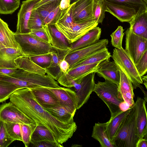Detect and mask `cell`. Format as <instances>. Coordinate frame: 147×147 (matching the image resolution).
<instances>
[{
  "label": "cell",
  "instance_id": "29",
  "mask_svg": "<svg viewBox=\"0 0 147 147\" xmlns=\"http://www.w3.org/2000/svg\"><path fill=\"white\" fill-rule=\"evenodd\" d=\"M111 57V53L106 48L91 55L73 65L69 69L75 68L82 65L90 64L102 62L105 60L109 59Z\"/></svg>",
  "mask_w": 147,
  "mask_h": 147
},
{
  "label": "cell",
  "instance_id": "41",
  "mask_svg": "<svg viewBox=\"0 0 147 147\" xmlns=\"http://www.w3.org/2000/svg\"><path fill=\"white\" fill-rule=\"evenodd\" d=\"M29 58L37 65L44 69L49 66L51 62L50 53L30 57Z\"/></svg>",
  "mask_w": 147,
  "mask_h": 147
},
{
  "label": "cell",
  "instance_id": "47",
  "mask_svg": "<svg viewBox=\"0 0 147 147\" xmlns=\"http://www.w3.org/2000/svg\"><path fill=\"white\" fill-rule=\"evenodd\" d=\"M29 33L40 40L50 44L48 37L43 27L41 28L31 30Z\"/></svg>",
  "mask_w": 147,
  "mask_h": 147
},
{
  "label": "cell",
  "instance_id": "46",
  "mask_svg": "<svg viewBox=\"0 0 147 147\" xmlns=\"http://www.w3.org/2000/svg\"><path fill=\"white\" fill-rule=\"evenodd\" d=\"M140 76L142 77L147 72V50L143 54L138 62L135 64Z\"/></svg>",
  "mask_w": 147,
  "mask_h": 147
},
{
  "label": "cell",
  "instance_id": "18",
  "mask_svg": "<svg viewBox=\"0 0 147 147\" xmlns=\"http://www.w3.org/2000/svg\"><path fill=\"white\" fill-rule=\"evenodd\" d=\"M146 102L144 99L137 97L135 105L136 111V123L139 140L147 137V119Z\"/></svg>",
  "mask_w": 147,
  "mask_h": 147
},
{
  "label": "cell",
  "instance_id": "50",
  "mask_svg": "<svg viewBox=\"0 0 147 147\" xmlns=\"http://www.w3.org/2000/svg\"><path fill=\"white\" fill-rule=\"evenodd\" d=\"M17 69L8 68H0V75L9 76L13 74Z\"/></svg>",
  "mask_w": 147,
  "mask_h": 147
},
{
  "label": "cell",
  "instance_id": "14",
  "mask_svg": "<svg viewBox=\"0 0 147 147\" xmlns=\"http://www.w3.org/2000/svg\"><path fill=\"white\" fill-rule=\"evenodd\" d=\"M41 0H26L22 2L18 14L17 29L15 34L29 33L30 32L28 27V22L32 11L35 5Z\"/></svg>",
  "mask_w": 147,
  "mask_h": 147
},
{
  "label": "cell",
  "instance_id": "7",
  "mask_svg": "<svg viewBox=\"0 0 147 147\" xmlns=\"http://www.w3.org/2000/svg\"><path fill=\"white\" fill-rule=\"evenodd\" d=\"M101 62L82 65L69 69L65 73L62 72L57 81L62 86L73 87L75 84L80 83L85 76L94 71Z\"/></svg>",
  "mask_w": 147,
  "mask_h": 147
},
{
  "label": "cell",
  "instance_id": "31",
  "mask_svg": "<svg viewBox=\"0 0 147 147\" xmlns=\"http://www.w3.org/2000/svg\"><path fill=\"white\" fill-rule=\"evenodd\" d=\"M46 140L58 143L51 132L43 125H37L31 137L32 141Z\"/></svg>",
  "mask_w": 147,
  "mask_h": 147
},
{
  "label": "cell",
  "instance_id": "15",
  "mask_svg": "<svg viewBox=\"0 0 147 147\" xmlns=\"http://www.w3.org/2000/svg\"><path fill=\"white\" fill-rule=\"evenodd\" d=\"M93 1L78 0L71 4L72 18L74 23H79L94 18Z\"/></svg>",
  "mask_w": 147,
  "mask_h": 147
},
{
  "label": "cell",
  "instance_id": "6",
  "mask_svg": "<svg viewBox=\"0 0 147 147\" xmlns=\"http://www.w3.org/2000/svg\"><path fill=\"white\" fill-rule=\"evenodd\" d=\"M111 57L118 67L130 79L134 89H136L139 84L143 83L142 77L137 71L135 64L123 48L120 49L115 48Z\"/></svg>",
  "mask_w": 147,
  "mask_h": 147
},
{
  "label": "cell",
  "instance_id": "13",
  "mask_svg": "<svg viewBox=\"0 0 147 147\" xmlns=\"http://www.w3.org/2000/svg\"><path fill=\"white\" fill-rule=\"evenodd\" d=\"M47 88L56 95L60 105L74 116L77 110V96L75 91L62 87Z\"/></svg>",
  "mask_w": 147,
  "mask_h": 147
},
{
  "label": "cell",
  "instance_id": "55",
  "mask_svg": "<svg viewBox=\"0 0 147 147\" xmlns=\"http://www.w3.org/2000/svg\"><path fill=\"white\" fill-rule=\"evenodd\" d=\"M143 83L145 85L146 88L147 89V76H143L141 77Z\"/></svg>",
  "mask_w": 147,
  "mask_h": 147
},
{
  "label": "cell",
  "instance_id": "51",
  "mask_svg": "<svg viewBox=\"0 0 147 147\" xmlns=\"http://www.w3.org/2000/svg\"><path fill=\"white\" fill-rule=\"evenodd\" d=\"M69 0H61L59 7L61 10L66 9L70 6Z\"/></svg>",
  "mask_w": 147,
  "mask_h": 147
},
{
  "label": "cell",
  "instance_id": "39",
  "mask_svg": "<svg viewBox=\"0 0 147 147\" xmlns=\"http://www.w3.org/2000/svg\"><path fill=\"white\" fill-rule=\"evenodd\" d=\"M4 123L6 129L9 136L15 140L22 141L20 124L11 122Z\"/></svg>",
  "mask_w": 147,
  "mask_h": 147
},
{
  "label": "cell",
  "instance_id": "45",
  "mask_svg": "<svg viewBox=\"0 0 147 147\" xmlns=\"http://www.w3.org/2000/svg\"><path fill=\"white\" fill-rule=\"evenodd\" d=\"M71 5L65 10L63 15L55 25L63 26L67 27L74 23L72 18Z\"/></svg>",
  "mask_w": 147,
  "mask_h": 147
},
{
  "label": "cell",
  "instance_id": "26",
  "mask_svg": "<svg viewBox=\"0 0 147 147\" xmlns=\"http://www.w3.org/2000/svg\"><path fill=\"white\" fill-rule=\"evenodd\" d=\"M131 108L125 111L121 110L117 113L111 116L110 120L106 123V132L111 142L121 121Z\"/></svg>",
  "mask_w": 147,
  "mask_h": 147
},
{
  "label": "cell",
  "instance_id": "54",
  "mask_svg": "<svg viewBox=\"0 0 147 147\" xmlns=\"http://www.w3.org/2000/svg\"><path fill=\"white\" fill-rule=\"evenodd\" d=\"M138 87H139L141 89V90L144 93V100H145L146 102L147 101V92H145L144 90V89L143 87L140 84H139L138 85Z\"/></svg>",
  "mask_w": 147,
  "mask_h": 147
},
{
  "label": "cell",
  "instance_id": "36",
  "mask_svg": "<svg viewBox=\"0 0 147 147\" xmlns=\"http://www.w3.org/2000/svg\"><path fill=\"white\" fill-rule=\"evenodd\" d=\"M20 0H0V13L11 14L19 7Z\"/></svg>",
  "mask_w": 147,
  "mask_h": 147
},
{
  "label": "cell",
  "instance_id": "22",
  "mask_svg": "<svg viewBox=\"0 0 147 147\" xmlns=\"http://www.w3.org/2000/svg\"><path fill=\"white\" fill-rule=\"evenodd\" d=\"M106 11L110 13L121 22L129 23L137 13L133 9L109 2L104 0Z\"/></svg>",
  "mask_w": 147,
  "mask_h": 147
},
{
  "label": "cell",
  "instance_id": "42",
  "mask_svg": "<svg viewBox=\"0 0 147 147\" xmlns=\"http://www.w3.org/2000/svg\"><path fill=\"white\" fill-rule=\"evenodd\" d=\"M0 147H7L15 140L8 134L5 123L0 121Z\"/></svg>",
  "mask_w": 147,
  "mask_h": 147
},
{
  "label": "cell",
  "instance_id": "8",
  "mask_svg": "<svg viewBox=\"0 0 147 147\" xmlns=\"http://www.w3.org/2000/svg\"><path fill=\"white\" fill-rule=\"evenodd\" d=\"M125 33V50L136 64L147 50V39L135 34L129 28Z\"/></svg>",
  "mask_w": 147,
  "mask_h": 147
},
{
  "label": "cell",
  "instance_id": "53",
  "mask_svg": "<svg viewBox=\"0 0 147 147\" xmlns=\"http://www.w3.org/2000/svg\"><path fill=\"white\" fill-rule=\"evenodd\" d=\"M55 0H41L35 5L33 9H35L43 4Z\"/></svg>",
  "mask_w": 147,
  "mask_h": 147
},
{
  "label": "cell",
  "instance_id": "34",
  "mask_svg": "<svg viewBox=\"0 0 147 147\" xmlns=\"http://www.w3.org/2000/svg\"><path fill=\"white\" fill-rule=\"evenodd\" d=\"M20 88L11 83L0 80V103L9 98L14 92Z\"/></svg>",
  "mask_w": 147,
  "mask_h": 147
},
{
  "label": "cell",
  "instance_id": "12",
  "mask_svg": "<svg viewBox=\"0 0 147 147\" xmlns=\"http://www.w3.org/2000/svg\"><path fill=\"white\" fill-rule=\"evenodd\" d=\"M95 73V71L90 73L84 77L80 83L74 85V91L77 96V110L87 102L90 94L93 92Z\"/></svg>",
  "mask_w": 147,
  "mask_h": 147
},
{
  "label": "cell",
  "instance_id": "21",
  "mask_svg": "<svg viewBox=\"0 0 147 147\" xmlns=\"http://www.w3.org/2000/svg\"><path fill=\"white\" fill-rule=\"evenodd\" d=\"M129 23L133 33L147 39V9H140Z\"/></svg>",
  "mask_w": 147,
  "mask_h": 147
},
{
  "label": "cell",
  "instance_id": "24",
  "mask_svg": "<svg viewBox=\"0 0 147 147\" xmlns=\"http://www.w3.org/2000/svg\"><path fill=\"white\" fill-rule=\"evenodd\" d=\"M24 56L20 49L5 48L0 49V68L17 69L14 60Z\"/></svg>",
  "mask_w": 147,
  "mask_h": 147
},
{
  "label": "cell",
  "instance_id": "32",
  "mask_svg": "<svg viewBox=\"0 0 147 147\" xmlns=\"http://www.w3.org/2000/svg\"><path fill=\"white\" fill-rule=\"evenodd\" d=\"M54 116L58 119L65 122L74 121V115L60 105L45 109Z\"/></svg>",
  "mask_w": 147,
  "mask_h": 147
},
{
  "label": "cell",
  "instance_id": "1",
  "mask_svg": "<svg viewBox=\"0 0 147 147\" xmlns=\"http://www.w3.org/2000/svg\"><path fill=\"white\" fill-rule=\"evenodd\" d=\"M10 101L24 114L33 120L37 125L45 126L61 144L66 142L77 129L75 122H65L56 118L37 102L31 90L19 89L10 96Z\"/></svg>",
  "mask_w": 147,
  "mask_h": 147
},
{
  "label": "cell",
  "instance_id": "27",
  "mask_svg": "<svg viewBox=\"0 0 147 147\" xmlns=\"http://www.w3.org/2000/svg\"><path fill=\"white\" fill-rule=\"evenodd\" d=\"M14 62L18 69L41 75H45V69L39 67L25 56H20L16 59Z\"/></svg>",
  "mask_w": 147,
  "mask_h": 147
},
{
  "label": "cell",
  "instance_id": "25",
  "mask_svg": "<svg viewBox=\"0 0 147 147\" xmlns=\"http://www.w3.org/2000/svg\"><path fill=\"white\" fill-rule=\"evenodd\" d=\"M5 48L20 49L15 39L14 32L10 29L7 24L0 18V49Z\"/></svg>",
  "mask_w": 147,
  "mask_h": 147
},
{
  "label": "cell",
  "instance_id": "33",
  "mask_svg": "<svg viewBox=\"0 0 147 147\" xmlns=\"http://www.w3.org/2000/svg\"><path fill=\"white\" fill-rule=\"evenodd\" d=\"M93 17L99 23H102L105 17L106 8L104 0H93Z\"/></svg>",
  "mask_w": 147,
  "mask_h": 147
},
{
  "label": "cell",
  "instance_id": "19",
  "mask_svg": "<svg viewBox=\"0 0 147 147\" xmlns=\"http://www.w3.org/2000/svg\"><path fill=\"white\" fill-rule=\"evenodd\" d=\"M30 89L37 102L45 109L60 105L56 95L47 87H40Z\"/></svg>",
  "mask_w": 147,
  "mask_h": 147
},
{
  "label": "cell",
  "instance_id": "17",
  "mask_svg": "<svg viewBox=\"0 0 147 147\" xmlns=\"http://www.w3.org/2000/svg\"><path fill=\"white\" fill-rule=\"evenodd\" d=\"M98 76L112 82L119 86L120 73L119 68L114 61H110V59L101 62L94 71Z\"/></svg>",
  "mask_w": 147,
  "mask_h": 147
},
{
  "label": "cell",
  "instance_id": "9",
  "mask_svg": "<svg viewBox=\"0 0 147 147\" xmlns=\"http://www.w3.org/2000/svg\"><path fill=\"white\" fill-rule=\"evenodd\" d=\"M98 23L94 18L78 23H74L67 27L55 25L71 44L79 39Z\"/></svg>",
  "mask_w": 147,
  "mask_h": 147
},
{
  "label": "cell",
  "instance_id": "5",
  "mask_svg": "<svg viewBox=\"0 0 147 147\" xmlns=\"http://www.w3.org/2000/svg\"><path fill=\"white\" fill-rule=\"evenodd\" d=\"M15 37L24 56L28 57L49 53L55 50L50 44L40 40L29 33L15 34Z\"/></svg>",
  "mask_w": 147,
  "mask_h": 147
},
{
  "label": "cell",
  "instance_id": "38",
  "mask_svg": "<svg viewBox=\"0 0 147 147\" xmlns=\"http://www.w3.org/2000/svg\"><path fill=\"white\" fill-rule=\"evenodd\" d=\"M37 125L20 124L22 142L26 147H28L30 143L32 134Z\"/></svg>",
  "mask_w": 147,
  "mask_h": 147
},
{
  "label": "cell",
  "instance_id": "30",
  "mask_svg": "<svg viewBox=\"0 0 147 147\" xmlns=\"http://www.w3.org/2000/svg\"><path fill=\"white\" fill-rule=\"evenodd\" d=\"M51 62L49 66L45 69L46 74L55 80H57L62 73L59 67L61 60L60 57L55 50L50 53Z\"/></svg>",
  "mask_w": 147,
  "mask_h": 147
},
{
  "label": "cell",
  "instance_id": "52",
  "mask_svg": "<svg viewBox=\"0 0 147 147\" xmlns=\"http://www.w3.org/2000/svg\"><path fill=\"white\" fill-rule=\"evenodd\" d=\"M136 147H147V140L143 138L139 139L137 142Z\"/></svg>",
  "mask_w": 147,
  "mask_h": 147
},
{
  "label": "cell",
  "instance_id": "56",
  "mask_svg": "<svg viewBox=\"0 0 147 147\" xmlns=\"http://www.w3.org/2000/svg\"><path fill=\"white\" fill-rule=\"evenodd\" d=\"M78 0H69L70 5L74 3Z\"/></svg>",
  "mask_w": 147,
  "mask_h": 147
},
{
  "label": "cell",
  "instance_id": "28",
  "mask_svg": "<svg viewBox=\"0 0 147 147\" xmlns=\"http://www.w3.org/2000/svg\"><path fill=\"white\" fill-rule=\"evenodd\" d=\"M106 123H95L93 127L92 137L98 141L102 147H114L109 140L105 130Z\"/></svg>",
  "mask_w": 147,
  "mask_h": 147
},
{
  "label": "cell",
  "instance_id": "43",
  "mask_svg": "<svg viewBox=\"0 0 147 147\" xmlns=\"http://www.w3.org/2000/svg\"><path fill=\"white\" fill-rule=\"evenodd\" d=\"M43 21L35 9H33L28 22V27L31 30L42 28L44 25Z\"/></svg>",
  "mask_w": 147,
  "mask_h": 147
},
{
  "label": "cell",
  "instance_id": "23",
  "mask_svg": "<svg viewBox=\"0 0 147 147\" xmlns=\"http://www.w3.org/2000/svg\"><path fill=\"white\" fill-rule=\"evenodd\" d=\"M101 32V29L96 26L88 31L76 41L70 44V52L89 46L98 40Z\"/></svg>",
  "mask_w": 147,
  "mask_h": 147
},
{
  "label": "cell",
  "instance_id": "16",
  "mask_svg": "<svg viewBox=\"0 0 147 147\" xmlns=\"http://www.w3.org/2000/svg\"><path fill=\"white\" fill-rule=\"evenodd\" d=\"M43 28L48 37L50 44L57 52H68L69 50L70 44L55 25H45Z\"/></svg>",
  "mask_w": 147,
  "mask_h": 147
},
{
  "label": "cell",
  "instance_id": "57",
  "mask_svg": "<svg viewBox=\"0 0 147 147\" xmlns=\"http://www.w3.org/2000/svg\"><path fill=\"white\" fill-rule=\"evenodd\" d=\"M147 4V0H143Z\"/></svg>",
  "mask_w": 147,
  "mask_h": 147
},
{
  "label": "cell",
  "instance_id": "11",
  "mask_svg": "<svg viewBox=\"0 0 147 147\" xmlns=\"http://www.w3.org/2000/svg\"><path fill=\"white\" fill-rule=\"evenodd\" d=\"M0 121L20 124H36L10 101L0 105Z\"/></svg>",
  "mask_w": 147,
  "mask_h": 147
},
{
  "label": "cell",
  "instance_id": "48",
  "mask_svg": "<svg viewBox=\"0 0 147 147\" xmlns=\"http://www.w3.org/2000/svg\"><path fill=\"white\" fill-rule=\"evenodd\" d=\"M34 146L37 147H62L63 146L58 143L46 140L32 141L30 142Z\"/></svg>",
  "mask_w": 147,
  "mask_h": 147
},
{
  "label": "cell",
  "instance_id": "3",
  "mask_svg": "<svg viewBox=\"0 0 147 147\" xmlns=\"http://www.w3.org/2000/svg\"><path fill=\"white\" fill-rule=\"evenodd\" d=\"M135 103L123 118L112 141L114 147H136L139 140Z\"/></svg>",
  "mask_w": 147,
  "mask_h": 147
},
{
  "label": "cell",
  "instance_id": "37",
  "mask_svg": "<svg viewBox=\"0 0 147 147\" xmlns=\"http://www.w3.org/2000/svg\"><path fill=\"white\" fill-rule=\"evenodd\" d=\"M61 0H56L43 4L35 9L44 21L48 15L60 4Z\"/></svg>",
  "mask_w": 147,
  "mask_h": 147
},
{
  "label": "cell",
  "instance_id": "44",
  "mask_svg": "<svg viewBox=\"0 0 147 147\" xmlns=\"http://www.w3.org/2000/svg\"><path fill=\"white\" fill-rule=\"evenodd\" d=\"M59 6L47 17L43 21L44 25H55L61 18L66 9L61 10Z\"/></svg>",
  "mask_w": 147,
  "mask_h": 147
},
{
  "label": "cell",
  "instance_id": "10",
  "mask_svg": "<svg viewBox=\"0 0 147 147\" xmlns=\"http://www.w3.org/2000/svg\"><path fill=\"white\" fill-rule=\"evenodd\" d=\"M108 42L107 39L98 40L89 46L67 52L64 59L69 63V69L91 55L106 48Z\"/></svg>",
  "mask_w": 147,
  "mask_h": 147
},
{
  "label": "cell",
  "instance_id": "20",
  "mask_svg": "<svg viewBox=\"0 0 147 147\" xmlns=\"http://www.w3.org/2000/svg\"><path fill=\"white\" fill-rule=\"evenodd\" d=\"M120 73V80L118 92L120 97L131 108L135 104L134 95L132 83L128 76L118 67Z\"/></svg>",
  "mask_w": 147,
  "mask_h": 147
},
{
  "label": "cell",
  "instance_id": "35",
  "mask_svg": "<svg viewBox=\"0 0 147 147\" xmlns=\"http://www.w3.org/2000/svg\"><path fill=\"white\" fill-rule=\"evenodd\" d=\"M115 4L135 9L136 12L141 8L147 9V4L143 0H105Z\"/></svg>",
  "mask_w": 147,
  "mask_h": 147
},
{
  "label": "cell",
  "instance_id": "40",
  "mask_svg": "<svg viewBox=\"0 0 147 147\" xmlns=\"http://www.w3.org/2000/svg\"><path fill=\"white\" fill-rule=\"evenodd\" d=\"M124 30L121 26H119L117 29L111 35V43L115 48L121 49L123 48L122 42L124 35Z\"/></svg>",
  "mask_w": 147,
  "mask_h": 147
},
{
  "label": "cell",
  "instance_id": "2",
  "mask_svg": "<svg viewBox=\"0 0 147 147\" xmlns=\"http://www.w3.org/2000/svg\"><path fill=\"white\" fill-rule=\"evenodd\" d=\"M0 80L29 89L40 87L55 88L57 84L56 80L47 74L41 75L20 69L9 76L0 75Z\"/></svg>",
  "mask_w": 147,
  "mask_h": 147
},
{
  "label": "cell",
  "instance_id": "4",
  "mask_svg": "<svg viewBox=\"0 0 147 147\" xmlns=\"http://www.w3.org/2000/svg\"><path fill=\"white\" fill-rule=\"evenodd\" d=\"M118 88L116 84L107 80L103 82L98 81L95 84L93 92L106 105L111 116L121 111L120 105L124 102L119 95Z\"/></svg>",
  "mask_w": 147,
  "mask_h": 147
},
{
  "label": "cell",
  "instance_id": "49",
  "mask_svg": "<svg viewBox=\"0 0 147 147\" xmlns=\"http://www.w3.org/2000/svg\"><path fill=\"white\" fill-rule=\"evenodd\" d=\"M59 67L61 72L65 73L69 69L70 66L67 62L64 59L59 62Z\"/></svg>",
  "mask_w": 147,
  "mask_h": 147
}]
</instances>
